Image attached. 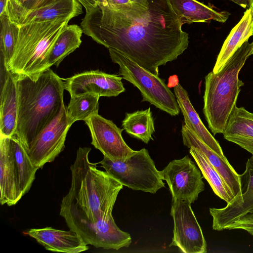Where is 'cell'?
Returning a JSON list of instances; mask_svg holds the SVG:
<instances>
[{
    "label": "cell",
    "mask_w": 253,
    "mask_h": 253,
    "mask_svg": "<svg viewBox=\"0 0 253 253\" xmlns=\"http://www.w3.org/2000/svg\"><path fill=\"white\" fill-rule=\"evenodd\" d=\"M169 0L140 2L86 13L83 33L97 43L127 56L159 75V67L176 59L188 47V34Z\"/></svg>",
    "instance_id": "cell-1"
},
{
    "label": "cell",
    "mask_w": 253,
    "mask_h": 253,
    "mask_svg": "<svg viewBox=\"0 0 253 253\" xmlns=\"http://www.w3.org/2000/svg\"><path fill=\"white\" fill-rule=\"evenodd\" d=\"M89 147H80L71 166V187L62 198L59 214L70 229L88 245L118 250L126 233L116 225L112 211L123 185L89 161Z\"/></svg>",
    "instance_id": "cell-2"
},
{
    "label": "cell",
    "mask_w": 253,
    "mask_h": 253,
    "mask_svg": "<svg viewBox=\"0 0 253 253\" xmlns=\"http://www.w3.org/2000/svg\"><path fill=\"white\" fill-rule=\"evenodd\" d=\"M15 77L18 110L14 135L26 149L59 113L65 88L63 79L50 69L35 77Z\"/></svg>",
    "instance_id": "cell-3"
},
{
    "label": "cell",
    "mask_w": 253,
    "mask_h": 253,
    "mask_svg": "<svg viewBox=\"0 0 253 253\" xmlns=\"http://www.w3.org/2000/svg\"><path fill=\"white\" fill-rule=\"evenodd\" d=\"M253 48V42H245L218 73L205 77L203 113L213 135L224 132L230 116L236 106L241 86L239 72Z\"/></svg>",
    "instance_id": "cell-4"
},
{
    "label": "cell",
    "mask_w": 253,
    "mask_h": 253,
    "mask_svg": "<svg viewBox=\"0 0 253 253\" xmlns=\"http://www.w3.org/2000/svg\"><path fill=\"white\" fill-rule=\"evenodd\" d=\"M70 18L34 23L19 27L17 42L7 69L15 77H35L46 70L50 49Z\"/></svg>",
    "instance_id": "cell-5"
},
{
    "label": "cell",
    "mask_w": 253,
    "mask_h": 253,
    "mask_svg": "<svg viewBox=\"0 0 253 253\" xmlns=\"http://www.w3.org/2000/svg\"><path fill=\"white\" fill-rule=\"evenodd\" d=\"M112 61L119 66L123 79L131 83L140 91L143 101H147L171 116L180 111L175 95L158 75L146 70L127 56L108 49Z\"/></svg>",
    "instance_id": "cell-6"
},
{
    "label": "cell",
    "mask_w": 253,
    "mask_h": 253,
    "mask_svg": "<svg viewBox=\"0 0 253 253\" xmlns=\"http://www.w3.org/2000/svg\"><path fill=\"white\" fill-rule=\"evenodd\" d=\"M99 163L123 186L132 190L155 194L165 186L160 171L145 148L135 151L125 162L114 161L104 157Z\"/></svg>",
    "instance_id": "cell-7"
},
{
    "label": "cell",
    "mask_w": 253,
    "mask_h": 253,
    "mask_svg": "<svg viewBox=\"0 0 253 253\" xmlns=\"http://www.w3.org/2000/svg\"><path fill=\"white\" fill-rule=\"evenodd\" d=\"M70 126L68 123L66 107L63 104L53 120L33 139L25 149L33 164L42 169L51 163L63 150Z\"/></svg>",
    "instance_id": "cell-8"
},
{
    "label": "cell",
    "mask_w": 253,
    "mask_h": 253,
    "mask_svg": "<svg viewBox=\"0 0 253 253\" xmlns=\"http://www.w3.org/2000/svg\"><path fill=\"white\" fill-rule=\"evenodd\" d=\"M191 204L188 201L172 199L170 215L174 227L169 246H176L184 253H206V240Z\"/></svg>",
    "instance_id": "cell-9"
},
{
    "label": "cell",
    "mask_w": 253,
    "mask_h": 253,
    "mask_svg": "<svg viewBox=\"0 0 253 253\" xmlns=\"http://www.w3.org/2000/svg\"><path fill=\"white\" fill-rule=\"evenodd\" d=\"M160 174L167 182L172 199L193 203L205 189L201 171L188 156L170 162Z\"/></svg>",
    "instance_id": "cell-10"
},
{
    "label": "cell",
    "mask_w": 253,
    "mask_h": 253,
    "mask_svg": "<svg viewBox=\"0 0 253 253\" xmlns=\"http://www.w3.org/2000/svg\"><path fill=\"white\" fill-rule=\"evenodd\" d=\"M84 121L90 132L91 144L104 157L114 161L125 162L134 153L122 137L123 129L117 127L112 121L95 113Z\"/></svg>",
    "instance_id": "cell-11"
},
{
    "label": "cell",
    "mask_w": 253,
    "mask_h": 253,
    "mask_svg": "<svg viewBox=\"0 0 253 253\" xmlns=\"http://www.w3.org/2000/svg\"><path fill=\"white\" fill-rule=\"evenodd\" d=\"M5 11L10 20L20 27L61 18L72 19L82 14L83 9L82 5L77 0H57L33 9L27 8L14 0H8Z\"/></svg>",
    "instance_id": "cell-12"
},
{
    "label": "cell",
    "mask_w": 253,
    "mask_h": 253,
    "mask_svg": "<svg viewBox=\"0 0 253 253\" xmlns=\"http://www.w3.org/2000/svg\"><path fill=\"white\" fill-rule=\"evenodd\" d=\"M241 193L222 208H210L212 217V227L222 231L224 227L249 213H253V156L246 163L244 172L240 174Z\"/></svg>",
    "instance_id": "cell-13"
},
{
    "label": "cell",
    "mask_w": 253,
    "mask_h": 253,
    "mask_svg": "<svg viewBox=\"0 0 253 253\" xmlns=\"http://www.w3.org/2000/svg\"><path fill=\"white\" fill-rule=\"evenodd\" d=\"M122 77L99 70L85 71L63 79L71 96L93 93L100 96H117L125 91Z\"/></svg>",
    "instance_id": "cell-14"
},
{
    "label": "cell",
    "mask_w": 253,
    "mask_h": 253,
    "mask_svg": "<svg viewBox=\"0 0 253 253\" xmlns=\"http://www.w3.org/2000/svg\"><path fill=\"white\" fill-rule=\"evenodd\" d=\"M0 135L15 134L18 118V100L16 79L1 62Z\"/></svg>",
    "instance_id": "cell-15"
},
{
    "label": "cell",
    "mask_w": 253,
    "mask_h": 253,
    "mask_svg": "<svg viewBox=\"0 0 253 253\" xmlns=\"http://www.w3.org/2000/svg\"><path fill=\"white\" fill-rule=\"evenodd\" d=\"M181 132L184 145L189 148L194 147L202 152L229 187L235 197L240 196V174L236 171L226 157H220L185 125L182 126Z\"/></svg>",
    "instance_id": "cell-16"
},
{
    "label": "cell",
    "mask_w": 253,
    "mask_h": 253,
    "mask_svg": "<svg viewBox=\"0 0 253 253\" xmlns=\"http://www.w3.org/2000/svg\"><path fill=\"white\" fill-rule=\"evenodd\" d=\"M46 250L65 253H79L88 249L87 245L74 231H65L47 227L31 229L24 232Z\"/></svg>",
    "instance_id": "cell-17"
},
{
    "label": "cell",
    "mask_w": 253,
    "mask_h": 253,
    "mask_svg": "<svg viewBox=\"0 0 253 253\" xmlns=\"http://www.w3.org/2000/svg\"><path fill=\"white\" fill-rule=\"evenodd\" d=\"M0 203L9 206L23 197L10 149L8 137L0 135Z\"/></svg>",
    "instance_id": "cell-18"
},
{
    "label": "cell",
    "mask_w": 253,
    "mask_h": 253,
    "mask_svg": "<svg viewBox=\"0 0 253 253\" xmlns=\"http://www.w3.org/2000/svg\"><path fill=\"white\" fill-rule=\"evenodd\" d=\"M174 92L185 125L220 157H225L219 143L204 126L194 108L187 91L178 83L174 87Z\"/></svg>",
    "instance_id": "cell-19"
},
{
    "label": "cell",
    "mask_w": 253,
    "mask_h": 253,
    "mask_svg": "<svg viewBox=\"0 0 253 253\" xmlns=\"http://www.w3.org/2000/svg\"><path fill=\"white\" fill-rule=\"evenodd\" d=\"M223 134L226 140L237 144L253 156V113L236 105Z\"/></svg>",
    "instance_id": "cell-20"
},
{
    "label": "cell",
    "mask_w": 253,
    "mask_h": 253,
    "mask_svg": "<svg viewBox=\"0 0 253 253\" xmlns=\"http://www.w3.org/2000/svg\"><path fill=\"white\" fill-rule=\"evenodd\" d=\"M253 35V11L250 7L225 40L212 71L219 72L234 52Z\"/></svg>",
    "instance_id": "cell-21"
},
{
    "label": "cell",
    "mask_w": 253,
    "mask_h": 253,
    "mask_svg": "<svg viewBox=\"0 0 253 253\" xmlns=\"http://www.w3.org/2000/svg\"><path fill=\"white\" fill-rule=\"evenodd\" d=\"M169 2L182 25L211 20L224 23L230 14L226 11H216L196 0H169Z\"/></svg>",
    "instance_id": "cell-22"
},
{
    "label": "cell",
    "mask_w": 253,
    "mask_h": 253,
    "mask_svg": "<svg viewBox=\"0 0 253 253\" xmlns=\"http://www.w3.org/2000/svg\"><path fill=\"white\" fill-rule=\"evenodd\" d=\"M83 33L81 26L77 24L67 25L65 27L47 56L46 61L47 70L53 65L58 66L67 56L79 47L82 43Z\"/></svg>",
    "instance_id": "cell-23"
},
{
    "label": "cell",
    "mask_w": 253,
    "mask_h": 253,
    "mask_svg": "<svg viewBox=\"0 0 253 253\" xmlns=\"http://www.w3.org/2000/svg\"><path fill=\"white\" fill-rule=\"evenodd\" d=\"M8 140L20 189L23 196L30 189L39 169L33 164L23 145L15 135L8 137Z\"/></svg>",
    "instance_id": "cell-24"
},
{
    "label": "cell",
    "mask_w": 253,
    "mask_h": 253,
    "mask_svg": "<svg viewBox=\"0 0 253 253\" xmlns=\"http://www.w3.org/2000/svg\"><path fill=\"white\" fill-rule=\"evenodd\" d=\"M189 153L214 193L227 204L231 202L235 197L233 193L220 175L209 162L205 155L193 147L190 148Z\"/></svg>",
    "instance_id": "cell-25"
},
{
    "label": "cell",
    "mask_w": 253,
    "mask_h": 253,
    "mask_svg": "<svg viewBox=\"0 0 253 253\" xmlns=\"http://www.w3.org/2000/svg\"><path fill=\"white\" fill-rule=\"evenodd\" d=\"M122 126L131 137L145 143L153 140L155 132L154 123L150 108L145 110L127 113L122 121Z\"/></svg>",
    "instance_id": "cell-26"
},
{
    "label": "cell",
    "mask_w": 253,
    "mask_h": 253,
    "mask_svg": "<svg viewBox=\"0 0 253 253\" xmlns=\"http://www.w3.org/2000/svg\"><path fill=\"white\" fill-rule=\"evenodd\" d=\"M99 97L90 93L71 96L66 107L68 124L71 126L76 121H85L92 114L98 113Z\"/></svg>",
    "instance_id": "cell-27"
},
{
    "label": "cell",
    "mask_w": 253,
    "mask_h": 253,
    "mask_svg": "<svg viewBox=\"0 0 253 253\" xmlns=\"http://www.w3.org/2000/svg\"><path fill=\"white\" fill-rule=\"evenodd\" d=\"M0 60L7 69L14 52L19 27L10 20L6 11L0 15Z\"/></svg>",
    "instance_id": "cell-28"
},
{
    "label": "cell",
    "mask_w": 253,
    "mask_h": 253,
    "mask_svg": "<svg viewBox=\"0 0 253 253\" xmlns=\"http://www.w3.org/2000/svg\"><path fill=\"white\" fill-rule=\"evenodd\" d=\"M225 229H242L253 235V213H249L234 220L224 227Z\"/></svg>",
    "instance_id": "cell-29"
},
{
    "label": "cell",
    "mask_w": 253,
    "mask_h": 253,
    "mask_svg": "<svg viewBox=\"0 0 253 253\" xmlns=\"http://www.w3.org/2000/svg\"><path fill=\"white\" fill-rule=\"evenodd\" d=\"M132 2L130 0H99L98 7H109Z\"/></svg>",
    "instance_id": "cell-30"
},
{
    "label": "cell",
    "mask_w": 253,
    "mask_h": 253,
    "mask_svg": "<svg viewBox=\"0 0 253 253\" xmlns=\"http://www.w3.org/2000/svg\"><path fill=\"white\" fill-rule=\"evenodd\" d=\"M85 8L86 13H88L98 6L99 0H77Z\"/></svg>",
    "instance_id": "cell-31"
},
{
    "label": "cell",
    "mask_w": 253,
    "mask_h": 253,
    "mask_svg": "<svg viewBox=\"0 0 253 253\" xmlns=\"http://www.w3.org/2000/svg\"><path fill=\"white\" fill-rule=\"evenodd\" d=\"M56 0H34L30 5L29 9L42 7L53 2Z\"/></svg>",
    "instance_id": "cell-32"
},
{
    "label": "cell",
    "mask_w": 253,
    "mask_h": 253,
    "mask_svg": "<svg viewBox=\"0 0 253 253\" xmlns=\"http://www.w3.org/2000/svg\"><path fill=\"white\" fill-rule=\"evenodd\" d=\"M244 8L250 7V0H230Z\"/></svg>",
    "instance_id": "cell-33"
},
{
    "label": "cell",
    "mask_w": 253,
    "mask_h": 253,
    "mask_svg": "<svg viewBox=\"0 0 253 253\" xmlns=\"http://www.w3.org/2000/svg\"><path fill=\"white\" fill-rule=\"evenodd\" d=\"M16 2L23 5L24 7L29 8L31 3L34 0H14Z\"/></svg>",
    "instance_id": "cell-34"
},
{
    "label": "cell",
    "mask_w": 253,
    "mask_h": 253,
    "mask_svg": "<svg viewBox=\"0 0 253 253\" xmlns=\"http://www.w3.org/2000/svg\"><path fill=\"white\" fill-rule=\"evenodd\" d=\"M8 0H0V15L4 13Z\"/></svg>",
    "instance_id": "cell-35"
},
{
    "label": "cell",
    "mask_w": 253,
    "mask_h": 253,
    "mask_svg": "<svg viewBox=\"0 0 253 253\" xmlns=\"http://www.w3.org/2000/svg\"><path fill=\"white\" fill-rule=\"evenodd\" d=\"M250 7H251L253 11V0H250Z\"/></svg>",
    "instance_id": "cell-36"
},
{
    "label": "cell",
    "mask_w": 253,
    "mask_h": 253,
    "mask_svg": "<svg viewBox=\"0 0 253 253\" xmlns=\"http://www.w3.org/2000/svg\"><path fill=\"white\" fill-rule=\"evenodd\" d=\"M132 2H140L144 0H130Z\"/></svg>",
    "instance_id": "cell-37"
},
{
    "label": "cell",
    "mask_w": 253,
    "mask_h": 253,
    "mask_svg": "<svg viewBox=\"0 0 253 253\" xmlns=\"http://www.w3.org/2000/svg\"><path fill=\"white\" fill-rule=\"evenodd\" d=\"M252 54H253V49H252V51H251V52L250 53V55H251Z\"/></svg>",
    "instance_id": "cell-38"
}]
</instances>
